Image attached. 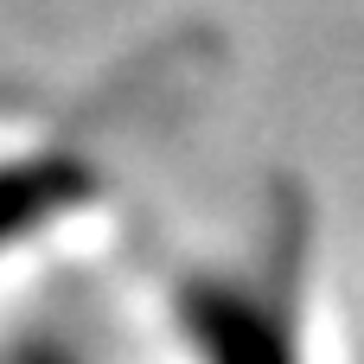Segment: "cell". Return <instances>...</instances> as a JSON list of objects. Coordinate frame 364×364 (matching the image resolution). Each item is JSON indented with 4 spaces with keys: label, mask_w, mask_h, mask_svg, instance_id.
Segmentation results:
<instances>
[{
    "label": "cell",
    "mask_w": 364,
    "mask_h": 364,
    "mask_svg": "<svg viewBox=\"0 0 364 364\" xmlns=\"http://www.w3.org/2000/svg\"><path fill=\"white\" fill-rule=\"evenodd\" d=\"M186 326H192L205 364H294L288 314L269 294L198 282V288H186Z\"/></svg>",
    "instance_id": "cell-1"
},
{
    "label": "cell",
    "mask_w": 364,
    "mask_h": 364,
    "mask_svg": "<svg viewBox=\"0 0 364 364\" xmlns=\"http://www.w3.org/2000/svg\"><path fill=\"white\" fill-rule=\"evenodd\" d=\"M90 192H96V173L70 154H38V160L0 166V243L19 237V230L51 224L58 211L83 205Z\"/></svg>",
    "instance_id": "cell-2"
},
{
    "label": "cell",
    "mask_w": 364,
    "mask_h": 364,
    "mask_svg": "<svg viewBox=\"0 0 364 364\" xmlns=\"http://www.w3.org/2000/svg\"><path fill=\"white\" fill-rule=\"evenodd\" d=\"M6 364H70V358H64V346H51V339H19V346L6 352Z\"/></svg>",
    "instance_id": "cell-3"
}]
</instances>
